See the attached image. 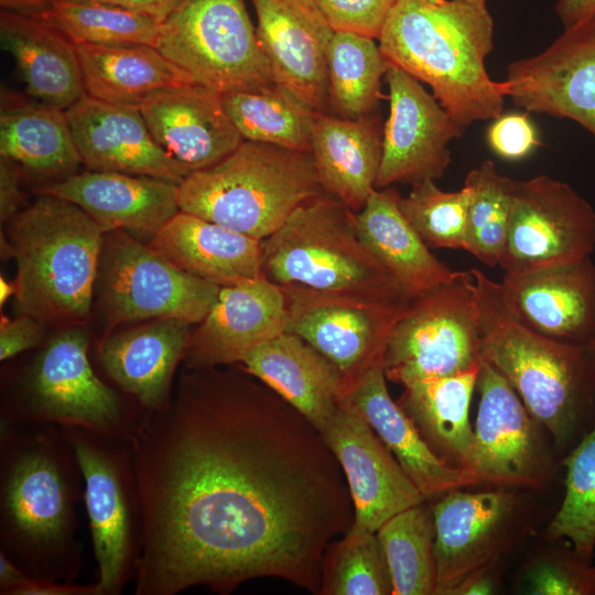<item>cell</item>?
Instances as JSON below:
<instances>
[{"instance_id": "36", "label": "cell", "mask_w": 595, "mask_h": 595, "mask_svg": "<svg viewBox=\"0 0 595 595\" xmlns=\"http://www.w3.org/2000/svg\"><path fill=\"white\" fill-rule=\"evenodd\" d=\"M223 102L244 141L310 151L316 111L282 86L226 93Z\"/></svg>"}, {"instance_id": "18", "label": "cell", "mask_w": 595, "mask_h": 595, "mask_svg": "<svg viewBox=\"0 0 595 595\" xmlns=\"http://www.w3.org/2000/svg\"><path fill=\"white\" fill-rule=\"evenodd\" d=\"M338 461L354 505V524L377 530L425 498L369 423L345 397L320 430Z\"/></svg>"}, {"instance_id": "34", "label": "cell", "mask_w": 595, "mask_h": 595, "mask_svg": "<svg viewBox=\"0 0 595 595\" xmlns=\"http://www.w3.org/2000/svg\"><path fill=\"white\" fill-rule=\"evenodd\" d=\"M479 368L480 364L459 374L411 381L397 401L440 457L472 473L469 407Z\"/></svg>"}, {"instance_id": "25", "label": "cell", "mask_w": 595, "mask_h": 595, "mask_svg": "<svg viewBox=\"0 0 595 595\" xmlns=\"http://www.w3.org/2000/svg\"><path fill=\"white\" fill-rule=\"evenodd\" d=\"M140 110L156 142L191 173L218 163L244 141L223 94L196 84L158 95Z\"/></svg>"}, {"instance_id": "33", "label": "cell", "mask_w": 595, "mask_h": 595, "mask_svg": "<svg viewBox=\"0 0 595 595\" xmlns=\"http://www.w3.org/2000/svg\"><path fill=\"white\" fill-rule=\"evenodd\" d=\"M75 47L85 94L95 99L140 108L158 95L195 84L152 45L77 44Z\"/></svg>"}, {"instance_id": "31", "label": "cell", "mask_w": 595, "mask_h": 595, "mask_svg": "<svg viewBox=\"0 0 595 595\" xmlns=\"http://www.w3.org/2000/svg\"><path fill=\"white\" fill-rule=\"evenodd\" d=\"M0 41L36 101L66 110L85 95L75 44L58 30L29 14L1 10Z\"/></svg>"}, {"instance_id": "19", "label": "cell", "mask_w": 595, "mask_h": 595, "mask_svg": "<svg viewBox=\"0 0 595 595\" xmlns=\"http://www.w3.org/2000/svg\"><path fill=\"white\" fill-rule=\"evenodd\" d=\"M516 509V497L506 489H453L432 505L437 595H448L465 577L498 561Z\"/></svg>"}, {"instance_id": "46", "label": "cell", "mask_w": 595, "mask_h": 595, "mask_svg": "<svg viewBox=\"0 0 595 595\" xmlns=\"http://www.w3.org/2000/svg\"><path fill=\"white\" fill-rule=\"evenodd\" d=\"M491 151L501 159L518 161L542 145L527 113L509 112L494 119L487 131Z\"/></svg>"}, {"instance_id": "55", "label": "cell", "mask_w": 595, "mask_h": 595, "mask_svg": "<svg viewBox=\"0 0 595 595\" xmlns=\"http://www.w3.org/2000/svg\"><path fill=\"white\" fill-rule=\"evenodd\" d=\"M15 294V285L14 282H9L2 277L0 278V303L3 305V303L7 302V300Z\"/></svg>"}, {"instance_id": "23", "label": "cell", "mask_w": 595, "mask_h": 595, "mask_svg": "<svg viewBox=\"0 0 595 595\" xmlns=\"http://www.w3.org/2000/svg\"><path fill=\"white\" fill-rule=\"evenodd\" d=\"M505 303L523 326L548 338L595 343V264L578 261L521 274L506 273Z\"/></svg>"}, {"instance_id": "37", "label": "cell", "mask_w": 595, "mask_h": 595, "mask_svg": "<svg viewBox=\"0 0 595 595\" xmlns=\"http://www.w3.org/2000/svg\"><path fill=\"white\" fill-rule=\"evenodd\" d=\"M390 63L375 39L336 31L328 45V101L342 118L371 115Z\"/></svg>"}, {"instance_id": "40", "label": "cell", "mask_w": 595, "mask_h": 595, "mask_svg": "<svg viewBox=\"0 0 595 595\" xmlns=\"http://www.w3.org/2000/svg\"><path fill=\"white\" fill-rule=\"evenodd\" d=\"M464 185L470 193L464 250L486 266H498L508 236L515 180L485 160L467 173Z\"/></svg>"}, {"instance_id": "24", "label": "cell", "mask_w": 595, "mask_h": 595, "mask_svg": "<svg viewBox=\"0 0 595 595\" xmlns=\"http://www.w3.org/2000/svg\"><path fill=\"white\" fill-rule=\"evenodd\" d=\"M191 332V324L177 318H154L110 332L99 344V365L144 411L160 410L171 400Z\"/></svg>"}, {"instance_id": "56", "label": "cell", "mask_w": 595, "mask_h": 595, "mask_svg": "<svg viewBox=\"0 0 595 595\" xmlns=\"http://www.w3.org/2000/svg\"><path fill=\"white\" fill-rule=\"evenodd\" d=\"M595 344V343H594Z\"/></svg>"}, {"instance_id": "22", "label": "cell", "mask_w": 595, "mask_h": 595, "mask_svg": "<svg viewBox=\"0 0 595 595\" xmlns=\"http://www.w3.org/2000/svg\"><path fill=\"white\" fill-rule=\"evenodd\" d=\"M82 164L180 184L191 172L152 136L139 107L82 96L66 109Z\"/></svg>"}, {"instance_id": "7", "label": "cell", "mask_w": 595, "mask_h": 595, "mask_svg": "<svg viewBox=\"0 0 595 595\" xmlns=\"http://www.w3.org/2000/svg\"><path fill=\"white\" fill-rule=\"evenodd\" d=\"M321 192L310 151L242 141L228 156L178 184V206L262 240Z\"/></svg>"}, {"instance_id": "5", "label": "cell", "mask_w": 595, "mask_h": 595, "mask_svg": "<svg viewBox=\"0 0 595 595\" xmlns=\"http://www.w3.org/2000/svg\"><path fill=\"white\" fill-rule=\"evenodd\" d=\"M104 231L76 204L41 193L6 223L2 253L17 261L19 314L76 324L90 314Z\"/></svg>"}, {"instance_id": "8", "label": "cell", "mask_w": 595, "mask_h": 595, "mask_svg": "<svg viewBox=\"0 0 595 595\" xmlns=\"http://www.w3.org/2000/svg\"><path fill=\"white\" fill-rule=\"evenodd\" d=\"M88 348L80 327L53 335L19 374L0 423L82 428L131 441L145 411L97 375Z\"/></svg>"}, {"instance_id": "51", "label": "cell", "mask_w": 595, "mask_h": 595, "mask_svg": "<svg viewBox=\"0 0 595 595\" xmlns=\"http://www.w3.org/2000/svg\"><path fill=\"white\" fill-rule=\"evenodd\" d=\"M495 564L493 563L472 573L456 585L448 595H488L495 593L497 587V578L494 574Z\"/></svg>"}, {"instance_id": "50", "label": "cell", "mask_w": 595, "mask_h": 595, "mask_svg": "<svg viewBox=\"0 0 595 595\" xmlns=\"http://www.w3.org/2000/svg\"><path fill=\"white\" fill-rule=\"evenodd\" d=\"M118 6L148 14L163 22L183 0H79Z\"/></svg>"}, {"instance_id": "52", "label": "cell", "mask_w": 595, "mask_h": 595, "mask_svg": "<svg viewBox=\"0 0 595 595\" xmlns=\"http://www.w3.org/2000/svg\"><path fill=\"white\" fill-rule=\"evenodd\" d=\"M555 10L563 26L569 28L595 13V0H559Z\"/></svg>"}, {"instance_id": "9", "label": "cell", "mask_w": 595, "mask_h": 595, "mask_svg": "<svg viewBox=\"0 0 595 595\" xmlns=\"http://www.w3.org/2000/svg\"><path fill=\"white\" fill-rule=\"evenodd\" d=\"M84 482L100 595L134 581L142 550V508L131 442L82 428H62Z\"/></svg>"}, {"instance_id": "20", "label": "cell", "mask_w": 595, "mask_h": 595, "mask_svg": "<svg viewBox=\"0 0 595 595\" xmlns=\"http://www.w3.org/2000/svg\"><path fill=\"white\" fill-rule=\"evenodd\" d=\"M275 84L315 111L328 101L327 51L334 30L314 0H250Z\"/></svg>"}, {"instance_id": "10", "label": "cell", "mask_w": 595, "mask_h": 595, "mask_svg": "<svg viewBox=\"0 0 595 595\" xmlns=\"http://www.w3.org/2000/svg\"><path fill=\"white\" fill-rule=\"evenodd\" d=\"M155 47L220 94L275 84L244 0H183L161 23Z\"/></svg>"}, {"instance_id": "17", "label": "cell", "mask_w": 595, "mask_h": 595, "mask_svg": "<svg viewBox=\"0 0 595 595\" xmlns=\"http://www.w3.org/2000/svg\"><path fill=\"white\" fill-rule=\"evenodd\" d=\"M476 388L479 402L473 429L474 475L480 483L496 486L537 488L548 474L549 463L534 418L509 381L483 359Z\"/></svg>"}, {"instance_id": "2", "label": "cell", "mask_w": 595, "mask_h": 595, "mask_svg": "<svg viewBox=\"0 0 595 595\" xmlns=\"http://www.w3.org/2000/svg\"><path fill=\"white\" fill-rule=\"evenodd\" d=\"M80 478L61 426L0 423V551L31 577L79 575Z\"/></svg>"}, {"instance_id": "42", "label": "cell", "mask_w": 595, "mask_h": 595, "mask_svg": "<svg viewBox=\"0 0 595 595\" xmlns=\"http://www.w3.org/2000/svg\"><path fill=\"white\" fill-rule=\"evenodd\" d=\"M562 464L564 497L547 534L566 540L580 556L591 561L595 550V422Z\"/></svg>"}, {"instance_id": "13", "label": "cell", "mask_w": 595, "mask_h": 595, "mask_svg": "<svg viewBox=\"0 0 595 595\" xmlns=\"http://www.w3.org/2000/svg\"><path fill=\"white\" fill-rule=\"evenodd\" d=\"M595 249V209L572 186L548 175L515 181L499 266L521 274L572 263Z\"/></svg>"}, {"instance_id": "30", "label": "cell", "mask_w": 595, "mask_h": 595, "mask_svg": "<svg viewBox=\"0 0 595 595\" xmlns=\"http://www.w3.org/2000/svg\"><path fill=\"white\" fill-rule=\"evenodd\" d=\"M322 192L359 212L376 190L382 132L372 115L348 119L316 111L311 149Z\"/></svg>"}, {"instance_id": "14", "label": "cell", "mask_w": 595, "mask_h": 595, "mask_svg": "<svg viewBox=\"0 0 595 595\" xmlns=\"http://www.w3.org/2000/svg\"><path fill=\"white\" fill-rule=\"evenodd\" d=\"M280 286L285 296L286 332L300 336L333 363L344 377L346 391L374 366L383 364L390 333L410 305Z\"/></svg>"}, {"instance_id": "16", "label": "cell", "mask_w": 595, "mask_h": 595, "mask_svg": "<svg viewBox=\"0 0 595 595\" xmlns=\"http://www.w3.org/2000/svg\"><path fill=\"white\" fill-rule=\"evenodd\" d=\"M385 78L389 116L376 188L442 177L451 163L448 143L464 130L407 72L390 64Z\"/></svg>"}, {"instance_id": "45", "label": "cell", "mask_w": 595, "mask_h": 595, "mask_svg": "<svg viewBox=\"0 0 595 595\" xmlns=\"http://www.w3.org/2000/svg\"><path fill=\"white\" fill-rule=\"evenodd\" d=\"M336 31L378 40L398 0H314Z\"/></svg>"}, {"instance_id": "11", "label": "cell", "mask_w": 595, "mask_h": 595, "mask_svg": "<svg viewBox=\"0 0 595 595\" xmlns=\"http://www.w3.org/2000/svg\"><path fill=\"white\" fill-rule=\"evenodd\" d=\"M480 361V314L468 270L410 303L388 338L383 371L388 380L404 386L459 374Z\"/></svg>"}, {"instance_id": "4", "label": "cell", "mask_w": 595, "mask_h": 595, "mask_svg": "<svg viewBox=\"0 0 595 595\" xmlns=\"http://www.w3.org/2000/svg\"><path fill=\"white\" fill-rule=\"evenodd\" d=\"M479 306L482 359L513 387L555 444H569L595 413V344L574 345L542 336L509 312L500 288L470 269Z\"/></svg>"}, {"instance_id": "12", "label": "cell", "mask_w": 595, "mask_h": 595, "mask_svg": "<svg viewBox=\"0 0 595 595\" xmlns=\"http://www.w3.org/2000/svg\"><path fill=\"white\" fill-rule=\"evenodd\" d=\"M97 282L109 332L118 324L154 318L197 324L220 290L181 270L126 230L104 235Z\"/></svg>"}, {"instance_id": "28", "label": "cell", "mask_w": 595, "mask_h": 595, "mask_svg": "<svg viewBox=\"0 0 595 595\" xmlns=\"http://www.w3.org/2000/svg\"><path fill=\"white\" fill-rule=\"evenodd\" d=\"M148 244L181 270L219 288L264 275L260 239L183 210Z\"/></svg>"}, {"instance_id": "54", "label": "cell", "mask_w": 595, "mask_h": 595, "mask_svg": "<svg viewBox=\"0 0 595 595\" xmlns=\"http://www.w3.org/2000/svg\"><path fill=\"white\" fill-rule=\"evenodd\" d=\"M51 0H0L2 10L31 13L42 9Z\"/></svg>"}, {"instance_id": "26", "label": "cell", "mask_w": 595, "mask_h": 595, "mask_svg": "<svg viewBox=\"0 0 595 595\" xmlns=\"http://www.w3.org/2000/svg\"><path fill=\"white\" fill-rule=\"evenodd\" d=\"M41 193L63 197L86 212L104 234L150 236L178 210V184L145 175L88 170L53 182Z\"/></svg>"}, {"instance_id": "3", "label": "cell", "mask_w": 595, "mask_h": 595, "mask_svg": "<svg viewBox=\"0 0 595 595\" xmlns=\"http://www.w3.org/2000/svg\"><path fill=\"white\" fill-rule=\"evenodd\" d=\"M378 44L391 65L431 87L463 130L501 115L506 88L485 65L494 48L486 0H398Z\"/></svg>"}, {"instance_id": "41", "label": "cell", "mask_w": 595, "mask_h": 595, "mask_svg": "<svg viewBox=\"0 0 595 595\" xmlns=\"http://www.w3.org/2000/svg\"><path fill=\"white\" fill-rule=\"evenodd\" d=\"M320 594H392L388 562L376 532L353 523L342 539L327 547Z\"/></svg>"}, {"instance_id": "27", "label": "cell", "mask_w": 595, "mask_h": 595, "mask_svg": "<svg viewBox=\"0 0 595 595\" xmlns=\"http://www.w3.org/2000/svg\"><path fill=\"white\" fill-rule=\"evenodd\" d=\"M383 364L369 369L345 392V399L369 423L425 499L480 484L469 470L451 465L426 443L394 402L387 388Z\"/></svg>"}, {"instance_id": "38", "label": "cell", "mask_w": 595, "mask_h": 595, "mask_svg": "<svg viewBox=\"0 0 595 595\" xmlns=\"http://www.w3.org/2000/svg\"><path fill=\"white\" fill-rule=\"evenodd\" d=\"M26 14L58 30L75 45L155 46L162 23L118 6L79 0H51L42 9Z\"/></svg>"}, {"instance_id": "29", "label": "cell", "mask_w": 595, "mask_h": 595, "mask_svg": "<svg viewBox=\"0 0 595 595\" xmlns=\"http://www.w3.org/2000/svg\"><path fill=\"white\" fill-rule=\"evenodd\" d=\"M240 365L318 431L335 413L346 391L337 367L303 338L289 332L253 349Z\"/></svg>"}, {"instance_id": "6", "label": "cell", "mask_w": 595, "mask_h": 595, "mask_svg": "<svg viewBox=\"0 0 595 595\" xmlns=\"http://www.w3.org/2000/svg\"><path fill=\"white\" fill-rule=\"evenodd\" d=\"M261 247L263 274L278 285L392 306L413 301L360 239L356 212L324 192L299 205Z\"/></svg>"}, {"instance_id": "35", "label": "cell", "mask_w": 595, "mask_h": 595, "mask_svg": "<svg viewBox=\"0 0 595 595\" xmlns=\"http://www.w3.org/2000/svg\"><path fill=\"white\" fill-rule=\"evenodd\" d=\"M0 156L31 175L57 181L82 164L66 110L8 93L1 97Z\"/></svg>"}, {"instance_id": "1", "label": "cell", "mask_w": 595, "mask_h": 595, "mask_svg": "<svg viewBox=\"0 0 595 595\" xmlns=\"http://www.w3.org/2000/svg\"><path fill=\"white\" fill-rule=\"evenodd\" d=\"M130 442L143 523L134 595L228 594L258 577L320 594L354 505L320 431L280 394L239 364L185 367Z\"/></svg>"}, {"instance_id": "39", "label": "cell", "mask_w": 595, "mask_h": 595, "mask_svg": "<svg viewBox=\"0 0 595 595\" xmlns=\"http://www.w3.org/2000/svg\"><path fill=\"white\" fill-rule=\"evenodd\" d=\"M377 537L383 549L393 595L436 594L435 529L431 508L423 502L387 520Z\"/></svg>"}, {"instance_id": "49", "label": "cell", "mask_w": 595, "mask_h": 595, "mask_svg": "<svg viewBox=\"0 0 595 595\" xmlns=\"http://www.w3.org/2000/svg\"><path fill=\"white\" fill-rule=\"evenodd\" d=\"M10 595H100L97 583L78 585L29 576Z\"/></svg>"}, {"instance_id": "44", "label": "cell", "mask_w": 595, "mask_h": 595, "mask_svg": "<svg viewBox=\"0 0 595 595\" xmlns=\"http://www.w3.org/2000/svg\"><path fill=\"white\" fill-rule=\"evenodd\" d=\"M524 584L534 595H595V566L572 549L536 562Z\"/></svg>"}, {"instance_id": "21", "label": "cell", "mask_w": 595, "mask_h": 595, "mask_svg": "<svg viewBox=\"0 0 595 595\" xmlns=\"http://www.w3.org/2000/svg\"><path fill=\"white\" fill-rule=\"evenodd\" d=\"M283 290L264 275L220 288L205 315L191 332L185 367L240 364L260 345L286 332Z\"/></svg>"}, {"instance_id": "32", "label": "cell", "mask_w": 595, "mask_h": 595, "mask_svg": "<svg viewBox=\"0 0 595 595\" xmlns=\"http://www.w3.org/2000/svg\"><path fill=\"white\" fill-rule=\"evenodd\" d=\"M400 194L376 188L356 213L360 239L412 299L422 296L457 277L431 253L399 207Z\"/></svg>"}, {"instance_id": "53", "label": "cell", "mask_w": 595, "mask_h": 595, "mask_svg": "<svg viewBox=\"0 0 595 595\" xmlns=\"http://www.w3.org/2000/svg\"><path fill=\"white\" fill-rule=\"evenodd\" d=\"M30 575L26 574L6 553L0 551V594L10 593L21 585Z\"/></svg>"}, {"instance_id": "15", "label": "cell", "mask_w": 595, "mask_h": 595, "mask_svg": "<svg viewBox=\"0 0 595 595\" xmlns=\"http://www.w3.org/2000/svg\"><path fill=\"white\" fill-rule=\"evenodd\" d=\"M504 85L517 107L571 119L595 137V13L509 64Z\"/></svg>"}, {"instance_id": "43", "label": "cell", "mask_w": 595, "mask_h": 595, "mask_svg": "<svg viewBox=\"0 0 595 595\" xmlns=\"http://www.w3.org/2000/svg\"><path fill=\"white\" fill-rule=\"evenodd\" d=\"M469 196L466 185L446 192L424 180L400 196L399 207L428 247L464 249Z\"/></svg>"}, {"instance_id": "47", "label": "cell", "mask_w": 595, "mask_h": 595, "mask_svg": "<svg viewBox=\"0 0 595 595\" xmlns=\"http://www.w3.org/2000/svg\"><path fill=\"white\" fill-rule=\"evenodd\" d=\"M45 325L43 322L25 314H19L12 320L2 315L0 322V360H9L42 345Z\"/></svg>"}, {"instance_id": "48", "label": "cell", "mask_w": 595, "mask_h": 595, "mask_svg": "<svg viewBox=\"0 0 595 595\" xmlns=\"http://www.w3.org/2000/svg\"><path fill=\"white\" fill-rule=\"evenodd\" d=\"M22 169L8 158L0 156V218L7 223L22 208Z\"/></svg>"}]
</instances>
